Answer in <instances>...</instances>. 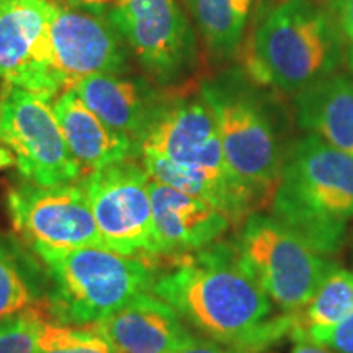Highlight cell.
<instances>
[{"instance_id":"28","label":"cell","mask_w":353,"mask_h":353,"mask_svg":"<svg viewBox=\"0 0 353 353\" xmlns=\"http://www.w3.org/2000/svg\"><path fill=\"white\" fill-rule=\"evenodd\" d=\"M293 341L296 342V345H294L293 352L291 353H332L325 347H321L317 345V343H312L311 341H307V339L303 337V335H294Z\"/></svg>"},{"instance_id":"19","label":"cell","mask_w":353,"mask_h":353,"mask_svg":"<svg viewBox=\"0 0 353 353\" xmlns=\"http://www.w3.org/2000/svg\"><path fill=\"white\" fill-rule=\"evenodd\" d=\"M211 54L226 59L239 48L254 0H183Z\"/></svg>"},{"instance_id":"5","label":"cell","mask_w":353,"mask_h":353,"mask_svg":"<svg viewBox=\"0 0 353 353\" xmlns=\"http://www.w3.org/2000/svg\"><path fill=\"white\" fill-rule=\"evenodd\" d=\"M33 250L51 280L48 307L57 324L94 325L136 294L152 291L157 280L141 259L101 247Z\"/></svg>"},{"instance_id":"1","label":"cell","mask_w":353,"mask_h":353,"mask_svg":"<svg viewBox=\"0 0 353 353\" xmlns=\"http://www.w3.org/2000/svg\"><path fill=\"white\" fill-rule=\"evenodd\" d=\"M152 293L211 341L257 353L293 330V314L272 317V299L242 270L236 245L211 244L183 255Z\"/></svg>"},{"instance_id":"17","label":"cell","mask_w":353,"mask_h":353,"mask_svg":"<svg viewBox=\"0 0 353 353\" xmlns=\"http://www.w3.org/2000/svg\"><path fill=\"white\" fill-rule=\"evenodd\" d=\"M52 112L82 174L139 156L136 144L101 121L72 88L61 92L52 100Z\"/></svg>"},{"instance_id":"2","label":"cell","mask_w":353,"mask_h":353,"mask_svg":"<svg viewBox=\"0 0 353 353\" xmlns=\"http://www.w3.org/2000/svg\"><path fill=\"white\" fill-rule=\"evenodd\" d=\"M272 206L317 254L337 252L353 218V157L314 134L298 139L283 157Z\"/></svg>"},{"instance_id":"30","label":"cell","mask_w":353,"mask_h":353,"mask_svg":"<svg viewBox=\"0 0 353 353\" xmlns=\"http://www.w3.org/2000/svg\"><path fill=\"white\" fill-rule=\"evenodd\" d=\"M316 2H319V3H322V6H325V7L329 6V8H330V6H332L334 0H316Z\"/></svg>"},{"instance_id":"21","label":"cell","mask_w":353,"mask_h":353,"mask_svg":"<svg viewBox=\"0 0 353 353\" xmlns=\"http://www.w3.org/2000/svg\"><path fill=\"white\" fill-rule=\"evenodd\" d=\"M38 288L23 259L0 242V322L37 306Z\"/></svg>"},{"instance_id":"24","label":"cell","mask_w":353,"mask_h":353,"mask_svg":"<svg viewBox=\"0 0 353 353\" xmlns=\"http://www.w3.org/2000/svg\"><path fill=\"white\" fill-rule=\"evenodd\" d=\"M290 335L291 337L303 335L307 341L321 347L334 348L341 353H353V312L334 327L294 330Z\"/></svg>"},{"instance_id":"10","label":"cell","mask_w":353,"mask_h":353,"mask_svg":"<svg viewBox=\"0 0 353 353\" xmlns=\"http://www.w3.org/2000/svg\"><path fill=\"white\" fill-rule=\"evenodd\" d=\"M7 208L13 228L33 249H105L90 201L81 183L41 187L23 180L8 190Z\"/></svg>"},{"instance_id":"6","label":"cell","mask_w":353,"mask_h":353,"mask_svg":"<svg viewBox=\"0 0 353 353\" xmlns=\"http://www.w3.org/2000/svg\"><path fill=\"white\" fill-rule=\"evenodd\" d=\"M236 252L242 270L290 312L311 301L334 267L275 216L250 214Z\"/></svg>"},{"instance_id":"22","label":"cell","mask_w":353,"mask_h":353,"mask_svg":"<svg viewBox=\"0 0 353 353\" xmlns=\"http://www.w3.org/2000/svg\"><path fill=\"white\" fill-rule=\"evenodd\" d=\"M37 353H118L97 330L44 322Z\"/></svg>"},{"instance_id":"23","label":"cell","mask_w":353,"mask_h":353,"mask_svg":"<svg viewBox=\"0 0 353 353\" xmlns=\"http://www.w3.org/2000/svg\"><path fill=\"white\" fill-rule=\"evenodd\" d=\"M44 322L37 306L0 322V353H37Z\"/></svg>"},{"instance_id":"3","label":"cell","mask_w":353,"mask_h":353,"mask_svg":"<svg viewBox=\"0 0 353 353\" xmlns=\"http://www.w3.org/2000/svg\"><path fill=\"white\" fill-rule=\"evenodd\" d=\"M345 44L334 13L316 0H278L255 30L245 57L259 85L298 94L337 72Z\"/></svg>"},{"instance_id":"20","label":"cell","mask_w":353,"mask_h":353,"mask_svg":"<svg viewBox=\"0 0 353 353\" xmlns=\"http://www.w3.org/2000/svg\"><path fill=\"white\" fill-rule=\"evenodd\" d=\"M353 312V273L343 268H330L319 290L306 306L293 314V330L334 327Z\"/></svg>"},{"instance_id":"26","label":"cell","mask_w":353,"mask_h":353,"mask_svg":"<svg viewBox=\"0 0 353 353\" xmlns=\"http://www.w3.org/2000/svg\"><path fill=\"white\" fill-rule=\"evenodd\" d=\"M172 353H247L236 348L226 347L223 343L214 341H206V339L190 335L187 341H183Z\"/></svg>"},{"instance_id":"9","label":"cell","mask_w":353,"mask_h":353,"mask_svg":"<svg viewBox=\"0 0 353 353\" xmlns=\"http://www.w3.org/2000/svg\"><path fill=\"white\" fill-rule=\"evenodd\" d=\"M108 19L157 82L179 81L195 65L196 34L179 0H117Z\"/></svg>"},{"instance_id":"13","label":"cell","mask_w":353,"mask_h":353,"mask_svg":"<svg viewBox=\"0 0 353 353\" xmlns=\"http://www.w3.org/2000/svg\"><path fill=\"white\" fill-rule=\"evenodd\" d=\"M51 43L64 90L97 74H125L128 70L130 50L108 17L56 2Z\"/></svg>"},{"instance_id":"18","label":"cell","mask_w":353,"mask_h":353,"mask_svg":"<svg viewBox=\"0 0 353 353\" xmlns=\"http://www.w3.org/2000/svg\"><path fill=\"white\" fill-rule=\"evenodd\" d=\"M299 128L353 157V74H330L294 94Z\"/></svg>"},{"instance_id":"29","label":"cell","mask_w":353,"mask_h":353,"mask_svg":"<svg viewBox=\"0 0 353 353\" xmlns=\"http://www.w3.org/2000/svg\"><path fill=\"white\" fill-rule=\"evenodd\" d=\"M15 165V157L7 148H0V170Z\"/></svg>"},{"instance_id":"4","label":"cell","mask_w":353,"mask_h":353,"mask_svg":"<svg viewBox=\"0 0 353 353\" xmlns=\"http://www.w3.org/2000/svg\"><path fill=\"white\" fill-rule=\"evenodd\" d=\"M242 70H226L201 82L200 97L213 113L229 169L259 198L273 200L285 154L270 101Z\"/></svg>"},{"instance_id":"27","label":"cell","mask_w":353,"mask_h":353,"mask_svg":"<svg viewBox=\"0 0 353 353\" xmlns=\"http://www.w3.org/2000/svg\"><path fill=\"white\" fill-rule=\"evenodd\" d=\"M61 2L68 7L79 8V10H85L97 13V15L108 17L117 0H61Z\"/></svg>"},{"instance_id":"15","label":"cell","mask_w":353,"mask_h":353,"mask_svg":"<svg viewBox=\"0 0 353 353\" xmlns=\"http://www.w3.org/2000/svg\"><path fill=\"white\" fill-rule=\"evenodd\" d=\"M92 327L118 353H172L192 335L179 312L149 291L136 294Z\"/></svg>"},{"instance_id":"12","label":"cell","mask_w":353,"mask_h":353,"mask_svg":"<svg viewBox=\"0 0 353 353\" xmlns=\"http://www.w3.org/2000/svg\"><path fill=\"white\" fill-rule=\"evenodd\" d=\"M138 149L141 157H159L216 179L241 182L224 159L213 113L201 97L167 101Z\"/></svg>"},{"instance_id":"8","label":"cell","mask_w":353,"mask_h":353,"mask_svg":"<svg viewBox=\"0 0 353 353\" xmlns=\"http://www.w3.org/2000/svg\"><path fill=\"white\" fill-rule=\"evenodd\" d=\"M149 180L144 167L128 159L88 172L79 182L90 201L105 249L138 259L159 255Z\"/></svg>"},{"instance_id":"7","label":"cell","mask_w":353,"mask_h":353,"mask_svg":"<svg viewBox=\"0 0 353 353\" xmlns=\"http://www.w3.org/2000/svg\"><path fill=\"white\" fill-rule=\"evenodd\" d=\"M0 143L13 154L26 182L41 187L79 182L82 169L70 154L52 112V100L23 88L0 92Z\"/></svg>"},{"instance_id":"16","label":"cell","mask_w":353,"mask_h":353,"mask_svg":"<svg viewBox=\"0 0 353 353\" xmlns=\"http://www.w3.org/2000/svg\"><path fill=\"white\" fill-rule=\"evenodd\" d=\"M72 90L101 121L126 134L136 148L169 101L149 82L123 74H97L77 82Z\"/></svg>"},{"instance_id":"11","label":"cell","mask_w":353,"mask_h":353,"mask_svg":"<svg viewBox=\"0 0 353 353\" xmlns=\"http://www.w3.org/2000/svg\"><path fill=\"white\" fill-rule=\"evenodd\" d=\"M52 0H0V79L54 100L64 92L51 43Z\"/></svg>"},{"instance_id":"25","label":"cell","mask_w":353,"mask_h":353,"mask_svg":"<svg viewBox=\"0 0 353 353\" xmlns=\"http://www.w3.org/2000/svg\"><path fill=\"white\" fill-rule=\"evenodd\" d=\"M339 28H341L348 68L353 72V0H334L330 6Z\"/></svg>"},{"instance_id":"14","label":"cell","mask_w":353,"mask_h":353,"mask_svg":"<svg viewBox=\"0 0 353 353\" xmlns=\"http://www.w3.org/2000/svg\"><path fill=\"white\" fill-rule=\"evenodd\" d=\"M149 195L159 255H187L206 249L231 224L228 216L208 201L152 179L149 180Z\"/></svg>"}]
</instances>
